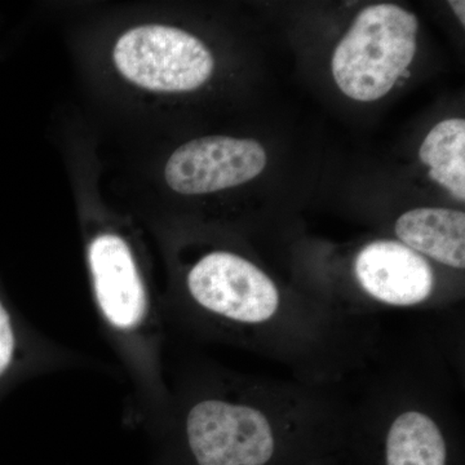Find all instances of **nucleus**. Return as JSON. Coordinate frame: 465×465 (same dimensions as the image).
Instances as JSON below:
<instances>
[{
  "label": "nucleus",
  "instance_id": "39448f33",
  "mask_svg": "<svg viewBox=\"0 0 465 465\" xmlns=\"http://www.w3.org/2000/svg\"><path fill=\"white\" fill-rule=\"evenodd\" d=\"M374 415L371 436L363 449L371 465H459L458 443L440 407L425 394L409 391L385 397Z\"/></svg>",
  "mask_w": 465,
  "mask_h": 465
},
{
  "label": "nucleus",
  "instance_id": "f257e3e1",
  "mask_svg": "<svg viewBox=\"0 0 465 465\" xmlns=\"http://www.w3.org/2000/svg\"><path fill=\"white\" fill-rule=\"evenodd\" d=\"M170 388L152 465H326L351 450L353 416L314 385L202 369Z\"/></svg>",
  "mask_w": 465,
  "mask_h": 465
},
{
  "label": "nucleus",
  "instance_id": "6e6552de",
  "mask_svg": "<svg viewBox=\"0 0 465 465\" xmlns=\"http://www.w3.org/2000/svg\"><path fill=\"white\" fill-rule=\"evenodd\" d=\"M397 241L425 259L465 268V213L450 208H415L397 220Z\"/></svg>",
  "mask_w": 465,
  "mask_h": 465
},
{
  "label": "nucleus",
  "instance_id": "7ed1b4c3",
  "mask_svg": "<svg viewBox=\"0 0 465 465\" xmlns=\"http://www.w3.org/2000/svg\"><path fill=\"white\" fill-rule=\"evenodd\" d=\"M418 30V18L400 5L361 11L333 52L332 75L342 94L361 103L384 97L414 60Z\"/></svg>",
  "mask_w": 465,
  "mask_h": 465
},
{
  "label": "nucleus",
  "instance_id": "423d86ee",
  "mask_svg": "<svg viewBox=\"0 0 465 465\" xmlns=\"http://www.w3.org/2000/svg\"><path fill=\"white\" fill-rule=\"evenodd\" d=\"M266 162L265 150L255 140L201 137L174 150L164 179L179 194H210L251 182L264 171Z\"/></svg>",
  "mask_w": 465,
  "mask_h": 465
},
{
  "label": "nucleus",
  "instance_id": "f03ea898",
  "mask_svg": "<svg viewBox=\"0 0 465 465\" xmlns=\"http://www.w3.org/2000/svg\"><path fill=\"white\" fill-rule=\"evenodd\" d=\"M210 341L251 349L311 374H336L362 339L347 318H317L287 308L277 283L260 266L226 250L195 260L183 277V299L170 317Z\"/></svg>",
  "mask_w": 465,
  "mask_h": 465
},
{
  "label": "nucleus",
  "instance_id": "20e7f679",
  "mask_svg": "<svg viewBox=\"0 0 465 465\" xmlns=\"http://www.w3.org/2000/svg\"><path fill=\"white\" fill-rule=\"evenodd\" d=\"M119 74L158 94H185L206 84L215 60L203 42L183 29L159 24L134 26L113 50Z\"/></svg>",
  "mask_w": 465,
  "mask_h": 465
},
{
  "label": "nucleus",
  "instance_id": "1a4fd4ad",
  "mask_svg": "<svg viewBox=\"0 0 465 465\" xmlns=\"http://www.w3.org/2000/svg\"><path fill=\"white\" fill-rule=\"evenodd\" d=\"M78 358L45 335L26 332L0 299V381L16 372L50 374L74 367Z\"/></svg>",
  "mask_w": 465,
  "mask_h": 465
},
{
  "label": "nucleus",
  "instance_id": "9b49d317",
  "mask_svg": "<svg viewBox=\"0 0 465 465\" xmlns=\"http://www.w3.org/2000/svg\"><path fill=\"white\" fill-rule=\"evenodd\" d=\"M450 7L452 8V11L457 15L459 21H460L461 25H465V3L463 0H452L450 2Z\"/></svg>",
  "mask_w": 465,
  "mask_h": 465
},
{
  "label": "nucleus",
  "instance_id": "9d476101",
  "mask_svg": "<svg viewBox=\"0 0 465 465\" xmlns=\"http://www.w3.org/2000/svg\"><path fill=\"white\" fill-rule=\"evenodd\" d=\"M430 177L459 201L465 200V121L446 119L434 125L419 150Z\"/></svg>",
  "mask_w": 465,
  "mask_h": 465
},
{
  "label": "nucleus",
  "instance_id": "0eeeda50",
  "mask_svg": "<svg viewBox=\"0 0 465 465\" xmlns=\"http://www.w3.org/2000/svg\"><path fill=\"white\" fill-rule=\"evenodd\" d=\"M354 275L370 299L387 307H419L434 292L432 265L400 241L367 243L354 259Z\"/></svg>",
  "mask_w": 465,
  "mask_h": 465
}]
</instances>
